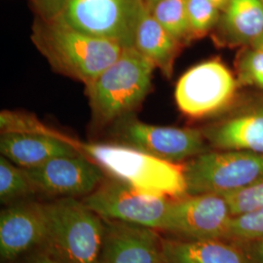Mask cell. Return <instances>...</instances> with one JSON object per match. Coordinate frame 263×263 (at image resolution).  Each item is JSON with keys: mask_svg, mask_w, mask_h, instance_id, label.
Instances as JSON below:
<instances>
[{"mask_svg": "<svg viewBox=\"0 0 263 263\" xmlns=\"http://www.w3.org/2000/svg\"><path fill=\"white\" fill-rule=\"evenodd\" d=\"M114 136L115 143L180 164L211 149L202 130L194 128L157 126L129 119L118 124Z\"/></svg>", "mask_w": 263, "mask_h": 263, "instance_id": "obj_10", "label": "cell"}, {"mask_svg": "<svg viewBox=\"0 0 263 263\" xmlns=\"http://www.w3.org/2000/svg\"><path fill=\"white\" fill-rule=\"evenodd\" d=\"M251 47L255 48L263 52V33L254 41V43L251 45Z\"/></svg>", "mask_w": 263, "mask_h": 263, "instance_id": "obj_30", "label": "cell"}, {"mask_svg": "<svg viewBox=\"0 0 263 263\" xmlns=\"http://www.w3.org/2000/svg\"><path fill=\"white\" fill-rule=\"evenodd\" d=\"M144 1V3H145V5L147 6V8L148 9H151V7L158 1V0H143Z\"/></svg>", "mask_w": 263, "mask_h": 263, "instance_id": "obj_31", "label": "cell"}, {"mask_svg": "<svg viewBox=\"0 0 263 263\" xmlns=\"http://www.w3.org/2000/svg\"><path fill=\"white\" fill-rule=\"evenodd\" d=\"M31 40L55 71L85 86L93 82L124 51L110 40L86 34L59 20L46 21L38 16Z\"/></svg>", "mask_w": 263, "mask_h": 263, "instance_id": "obj_2", "label": "cell"}, {"mask_svg": "<svg viewBox=\"0 0 263 263\" xmlns=\"http://www.w3.org/2000/svg\"><path fill=\"white\" fill-rule=\"evenodd\" d=\"M163 238L153 228L104 219L99 263H165Z\"/></svg>", "mask_w": 263, "mask_h": 263, "instance_id": "obj_13", "label": "cell"}, {"mask_svg": "<svg viewBox=\"0 0 263 263\" xmlns=\"http://www.w3.org/2000/svg\"><path fill=\"white\" fill-rule=\"evenodd\" d=\"M209 1H211L216 8H218L222 12L230 0H209Z\"/></svg>", "mask_w": 263, "mask_h": 263, "instance_id": "obj_29", "label": "cell"}, {"mask_svg": "<svg viewBox=\"0 0 263 263\" xmlns=\"http://www.w3.org/2000/svg\"><path fill=\"white\" fill-rule=\"evenodd\" d=\"M261 1H262V2H263V0H261Z\"/></svg>", "mask_w": 263, "mask_h": 263, "instance_id": "obj_32", "label": "cell"}, {"mask_svg": "<svg viewBox=\"0 0 263 263\" xmlns=\"http://www.w3.org/2000/svg\"><path fill=\"white\" fill-rule=\"evenodd\" d=\"M149 10L160 25L180 44L184 45L192 40L187 0H158Z\"/></svg>", "mask_w": 263, "mask_h": 263, "instance_id": "obj_19", "label": "cell"}, {"mask_svg": "<svg viewBox=\"0 0 263 263\" xmlns=\"http://www.w3.org/2000/svg\"><path fill=\"white\" fill-rule=\"evenodd\" d=\"M155 69L135 48L124 49L112 65L86 86L96 124L106 126L140 106L151 92Z\"/></svg>", "mask_w": 263, "mask_h": 263, "instance_id": "obj_3", "label": "cell"}, {"mask_svg": "<svg viewBox=\"0 0 263 263\" xmlns=\"http://www.w3.org/2000/svg\"><path fill=\"white\" fill-rule=\"evenodd\" d=\"M145 6L143 0H67L56 20L83 33L129 49L134 48Z\"/></svg>", "mask_w": 263, "mask_h": 263, "instance_id": "obj_6", "label": "cell"}, {"mask_svg": "<svg viewBox=\"0 0 263 263\" xmlns=\"http://www.w3.org/2000/svg\"><path fill=\"white\" fill-rule=\"evenodd\" d=\"M38 17L46 21L56 20L63 12L67 0H30Z\"/></svg>", "mask_w": 263, "mask_h": 263, "instance_id": "obj_26", "label": "cell"}, {"mask_svg": "<svg viewBox=\"0 0 263 263\" xmlns=\"http://www.w3.org/2000/svg\"><path fill=\"white\" fill-rule=\"evenodd\" d=\"M213 38L224 47H248L263 33L261 0H230L221 12Z\"/></svg>", "mask_w": 263, "mask_h": 263, "instance_id": "obj_16", "label": "cell"}, {"mask_svg": "<svg viewBox=\"0 0 263 263\" xmlns=\"http://www.w3.org/2000/svg\"><path fill=\"white\" fill-rule=\"evenodd\" d=\"M240 84L235 74L219 59L192 66L176 86L179 110L194 119L221 112L234 103Z\"/></svg>", "mask_w": 263, "mask_h": 263, "instance_id": "obj_7", "label": "cell"}, {"mask_svg": "<svg viewBox=\"0 0 263 263\" xmlns=\"http://www.w3.org/2000/svg\"><path fill=\"white\" fill-rule=\"evenodd\" d=\"M37 195L50 199L82 198L100 186L106 174L84 153L62 156L24 169Z\"/></svg>", "mask_w": 263, "mask_h": 263, "instance_id": "obj_11", "label": "cell"}, {"mask_svg": "<svg viewBox=\"0 0 263 263\" xmlns=\"http://www.w3.org/2000/svg\"><path fill=\"white\" fill-rule=\"evenodd\" d=\"M81 200L104 219L145 226L160 232L165 226L172 202V199L145 195L108 176L99 187Z\"/></svg>", "mask_w": 263, "mask_h": 263, "instance_id": "obj_9", "label": "cell"}, {"mask_svg": "<svg viewBox=\"0 0 263 263\" xmlns=\"http://www.w3.org/2000/svg\"><path fill=\"white\" fill-rule=\"evenodd\" d=\"M46 237L41 249L64 263H99L104 235V219L81 199L43 201Z\"/></svg>", "mask_w": 263, "mask_h": 263, "instance_id": "obj_4", "label": "cell"}, {"mask_svg": "<svg viewBox=\"0 0 263 263\" xmlns=\"http://www.w3.org/2000/svg\"><path fill=\"white\" fill-rule=\"evenodd\" d=\"M187 12L192 39L203 37L215 29L221 15L209 0H187Z\"/></svg>", "mask_w": 263, "mask_h": 263, "instance_id": "obj_22", "label": "cell"}, {"mask_svg": "<svg viewBox=\"0 0 263 263\" xmlns=\"http://www.w3.org/2000/svg\"><path fill=\"white\" fill-rule=\"evenodd\" d=\"M201 130L211 149L263 154V99Z\"/></svg>", "mask_w": 263, "mask_h": 263, "instance_id": "obj_14", "label": "cell"}, {"mask_svg": "<svg viewBox=\"0 0 263 263\" xmlns=\"http://www.w3.org/2000/svg\"><path fill=\"white\" fill-rule=\"evenodd\" d=\"M235 244L242 250L246 263H263V237Z\"/></svg>", "mask_w": 263, "mask_h": 263, "instance_id": "obj_27", "label": "cell"}, {"mask_svg": "<svg viewBox=\"0 0 263 263\" xmlns=\"http://www.w3.org/2000/svg\"><path fill=\"white\" fill-rule=\"evenodd\" d=\"M1 133H26L42 134L51 136H64L44 125L33 115L27 113L14 112L4 110L0 114Z\"/></svg>", "mask_w": 263, "mask_h": 263, "instance_id": "obj_24", "label": "cell"}, {"mask_svg": "<svg viewBox=\"0 0 263 263\" xmlns=\"http://www.w3.org/2000/svg\"><path fill=\"white\" fill-rule=\"evenodd\" d=\"M263 237V207L233 216L226 241L239 243Z\"/></svg>", "mask_w": 263, "mask_h": 263, "instance_id": "obj_23", "label": "cell"}, {"mask_svg": "<svg viewBox=\"0 0 263 263\" xmlns=\"http://www.w3.org/2000/svg\"><path fill=\"white\" fill-rule=\"evenodd\" d=\"M78 149L104 170L106 176L153 197L178 199L187 194L184 163L161 159L115 142H77Z\"/></svg>", "mask_w": 263, "mask_h": 263, "instance_id": "obj_1", "label": "cell"}, {"mask_svg": "<svg viewBox=\"0 0 263 263\" xmlns=\"http://www.w3.org/2000/svg\"><path fill=\"white\" fill-rule=\"evenodd\" d=\"M183 45L160 25L145 6L136 31L134 48L164 76L171 78L176 59Z\"/></svg>", "mask_w": 263, "mask_h": 263, "instance_id": "obj_17", "label": "cell"}, {"mask_svg": "<svg viewBox=\"0 0 263 263\" xmlns=\"http://www.w3.org/2000/svg\"><path fill=\"white\" fill-rule=\"evenodd\" d=\"M78 141L64 136L1 133V155L23 169L38 167L50 160L81 153Z\"/></svg>", "mask_w": 263, "mask_h": 263, "instance_id": "obj_15", "label": "cell"}, {"mask_svg": "<svg viewBox=\"0 0 263 263\" xmlns=\"http://www.w3.org/2000/svg\"><path fill=\"white\" fill-rule=\"evenodd\" d=\"M233 216L263 207V179L253 185L224 196Z\"/></svg>", "mask_w": 263, "mask_h": 263, "instance_id": "obj_25", "label": "cell"}, {"mask_svg": "<svg viewBox=\"0 0 263 263\" xmlns=\"http://www.w3.org/2000/svg\"><path fill=\"white\" fill-rule=\"evenodd\" d=\"M187 194L226 196L263 179V154L210 149L184 163Z\"/></svg>", "mask_w": 263, "mask_h": 263, "instance_id": "obj_5", "label": "cell"}, {"mask_svg": "<svg viewBox=\"0 0 263 263\" xmlns=\"http://www.w3.org/2000/svg\"><path fill=\"white\" fill-rule=\"evenodd\" d=\"M236 77L240 86L263 91V52L248 46L242 48L235 62Z\"/></svg>", "mask_w": 263, "mask_h": 263, "instance_id": "obj_21", "label": "cell"}, {"mask_svg": "<svg viewBox=\"0 0 263 263\" xmlns=\"http://www.w3.org/2000/svg\"><path fill=\"white\" fill-rule=\"evenodd\" d=\"M46 237L43 201L29 199L5 206L0 213V259L13 261L42 248Z\"/></svg>", "mask_w": 263, "mask_h": 263, "instance_id": "obj_12", "label": "cell"}, {"mask_svg": "<svg viewBox=\"0 0 263 263\" xmlns=\"http://www.w3.org/2000/svg\"><path fill=\"white\" fill-rule=\"evenodd\" d=\"M7 263H64L43 249H36Z\"/></svg>", "mask_w": 263, "mask_h": 263, "instance_id": "obj_28", "label": "cell"}, {"mask_svg": "<svg viewBox=\"0 0 263 263\" xmlns=\"http://www.w3.org/2000/svg\"><path fill=\"white\" fill-rule=\"evenodd\" d=\"M232 218L224 196L186 194L172 200L162 232L182 240L226 241Z\"/></svg>", "mask_w": 263, "mask_h": 263, "instance_id": "obj_8", "label": "cell"}, {"mask_svg": "<svg viewBox=\"0 0 263 263\" xmlns=\"http://www.w3.org/2000/svg\"><path fill=\"white\" fill-rule=\"evenodd\" d=\"M165 263H246L238 245L226 240L163 238Z\"/></svg>", "mask_w": 263, "mask_h": 263, "instance_id": "obj_18", "label": "cell"}, {"mask_svg": "<svg viewBox=\"0 0 263 263\" xmlns=\"http://www.w3.org/2000/svg\"><path fill=\"white\" fill-rule=\"evenodd\" d=\"M37 196L26 172L6 157H0V202L2 205L34 199Z\"/></svg>", "mask_w": 263, "mask_h": 263, "instance_id": "obj_20", "label": "cell"}]
</instances>
